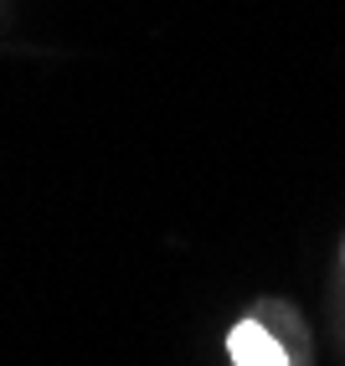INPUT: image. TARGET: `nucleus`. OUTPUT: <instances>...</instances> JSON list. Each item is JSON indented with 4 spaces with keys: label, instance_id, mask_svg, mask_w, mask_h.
<instances>
[{
    "label": "nucleus",
    "instance_id": "obj_1",
    "mask_svg": "<svg viewBox=\"0 0 345 366\" xmlns=\"http://www.w3.org/2000/svg\"><path fill=\"white\" fill-rule=\"evenodd\" d=\"M227 356L232 366H289V351L279 346V335L268 330L263 320H242L227 335Z\"/></svg>",
    "mask_w": 345,
    "mask_h": 366
}]
</instances>
